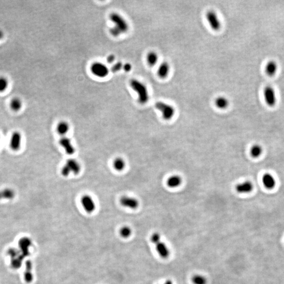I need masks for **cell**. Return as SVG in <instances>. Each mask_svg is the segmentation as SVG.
I'll return each instance as SVG.
<instances>
[{
    "label": "cell",
    "mask_w": 284,
    "mask_h": 284,
    "mask_svg": "<svg viewBox=\"0 0 284 284\" xmlns=\"http://www.w3.org/2000/svg\"><path fill=\"white\" fill-rule=\"evenodd\" d=\"M130 85L138 95V101L140 104H145L149 100V94L146 85L137 79H131Z\"/></svg>",
    "instance_id": "1"
},
{
    "label": "cell",
    "mask_w": 284,
    "mask_h": 284,
    "mask_svg": "<svg viewBox=\"0 0 284 284\" xmlns=\"http://www.w3.org/2000/svg\"><path fill=\"white\" fill-rule=\"evenodd\" d=\"M81 167L80 163L76 159L70 158L67 161L62 167L61 173L64 177L68 176L70 174L77 175L80 172Z\"/></svg>",
    "instance_id": "2"
},
{
    "label": "cell",
    "mask_w": 284,
    "mask_h": 284,
    "mask_svg": "<svg viewBox=\"0 0 284 284\" xmlns=\"http://www.w3.org/2000/svg\"><path fill=\"white\" fill-rule=\"evenodd\" d=\"M155 106L158 110L161 112L164 120H169L174 116L175 110L169 104L163 102H158L155 104Z\"/></svg>",
    "instance_id": "3"
},
{
    "label": "cell",
    "mask_w": 284,
    "mask_h": 284,
    "mask_svg": "<svg viewBox=\"0 0 284 284\" xmlns=\"http://www.w3.org/2000/svg\"><path fill=\"white\" fill-rule=\"evenodd\" d=\"M110 21L115 24V27L117 28L122 33H126L129 29V25L125 19L118 13H112L110 15Z\"/></svg>",
    "instance_id": "4"
},
{
    "label": "cell",
    "mask_w": 284,
    "mask_h": 284,
    "mask_svg": "<svg viewBox=\"0 0 284 284\" xmlns=\"http://www.w3.org/2000/svg\"><path fill=\"white\" fill-rule=\"evenodd\" d=\"M91 70L94 75L100 78H105L109 73V68L101 62H95L93 64L91 65Z\"/></svg>",
    "instance_id": "5"
},
{
    "label": "cell",
    "mask_w": 284,
    "mask_h": 284,
    "mask_svg": "<svg viewBox=\"0 0 284 284\" xmlns=\"http://www.w3.org/2000/svg\"><path fill=\"white\" fill-rule=\"evenodd\" d=\"M206 18L212 29L215 31L219 30L221 28V22L215 12L208 11L206 13Z\"/></svg>",
    "instance_id": "6"
},
{
    "label": "cell",
    "mask_w": 284,
    "mask_h": 284,
    "mask_svg": "<svg viewBox=\"0 0 284 284\" xmlns=\"http://www.w3.org/2000/svg\"><path fill=\"white\" fill-rule=\"evenodd\" d=\"M81 203L84 210L88 213H92L95 210L96 205L92 197L85 195L82 197Z\"/></svg>",
    "instance_id": "7"
},
{
    "label": "cell",
    "mask_w": 284,
    "mask_h": 284,
    "mask_svg": "<svg viewBox=\"0 0 284 284\" xmlns=\"http://www.w3.org/2000/svg\"><path fill=\"white\" fill-rule=\"evenodd\" d=\"M22 136L20 131H15L12 134L10 140V146L13 151H17L21 147Z\"/></svg>",
    "instance_id": "8"
},
{
    "label": "cell",
    "mask_w": 284,
    "mask_h": 284,
    "mask_svg": "<svg viewBox=\"0 0 284 284\" xmlns=\"http://www.w3.org/2000/svg\"><path fill=\"white\" fill-rule=\"evenodd\" d=\"M264 99L266 104L270 106L273 107L276 103V96L275 92L271 86H266L264 91Z\"/></svg>",
    "instance_id": "9"
},
{
    "label": "cell",
    "mask_w": 284,
    "mask_h": 284,
    "mask_svg": "<svg viewBox=\"0 0 284 284\" xmlns=\"http://www.w3.org/2000/svg\"><path fill=\"white\" fill-rule=\"evenodd\" d=\"M120 203L124 207L131 209H136L138 207L139 205L138 201L136 198L126 196H124L121 198Z\"/></svg>",
    "instance_id": "10"
},
{
    "label": "cell",
    "mask_w": 284,
    "mask_h": 284,
    "mask_svg": "<svg viewBox=\"0 0 284 284\" xmlns=\"http://www.w3.org/2000/svg\"><path fill=\"white\" fill-rule=\"evenodd\" d=\"M59 143L63 148L65 152L68 155H72L75 153V149L72 143L71 140L67 137H63L61 138Z\"/></svg>",
    "instance_id": "11"
},
{
    "label": "cell",
    "mask_w": 284,
    "mask_h": 284,
    "mask_svg": "<svg viewBox=\"0 0 284 284\" xmlns=\"http://www.w3.org/2000/svg\"><path fill=\"white\" fill-rule=\"evenodd\" d=\"M254 186L252 182L247 180L238 184L236 186V190L240 194H247L253 190Z\"/></svg>",
    "instance_id": "12"
},
{
    "label": "cell",
    "mask_w": 284,
    "mask_h": 284,
    "mask_svg": "<svg viewBox=\"0 0 284 284\" xmlns=\"http://www.w3.org/2000/svg\"><path fill=\"white\" fill-rule=\"evenodd\" d=\"M262 182L264 186L268 190L273 189L276 185L275 179L270 173H266L263 176Z\"/></svg>",
    "instance_id": "13"
},
{
    "label": "cell",
    "mask_w": 284,
    "mask_h": 284,
    "mask_svg": "<svg viewBox=\"0 0 284 284\" xmlns=\"http://www.w3.org/2000/svg\"><path fill=\"white\" fill-rule=\"evenodd\" d=\"M170 70V67L167 62H164L161 64L158 68V75L160 78H167Z\"/></svg>",
    "instance_id": "14"
},
{
    "label": "cell",
    "mask_w": 284,
    "mask_h": 284,
    "mask_svg": "<svg viewBox=\"0 0 284 284\" xmlns=\"http://www.w3.org/2000/svg\"><path fill=\"white\" fill-rule=\"evenodd\" d=\"M15 196V190L11 188H4L0 190V200H12Z\"/></svg>",
    "instance_id": "15"
},
{
    "label": "cell",
    "mask_w": 284,
    "mask_h": 284,
    "mask_svg": "<svg viewBox=\"0 0 284 284\" xmlns=\"http://www.w3.org/2000/svg\"><path fill=\"white\" fill-rule=\"evenodd\" d=\"M277 64L273 61L268 62L265 67V72L270 77L274 76L277 71Z\"/></svg>",
    "instance_id": "16"
},
{
    "label": "cell",
    "mask_w": 284,
    "mask_h": 284,
    "mask_svg": "<svg viewBox=\"0 0 284 284\" xmlns=\"http://www.w3.org/2000/svg\"><path fill=\"white\" fill-rule=\"evenodd\" d=\"M156 245V250L161 257L163 258H167L169 254V252L165 244L162 242H159Z\"/></svg>",
    "instance_id": "17"
},
{
    "label": "cell",
    "mask_w": 284,
    "mask_h": 284,
    "mask_svg": "<svg viewBox=\"0 0 284 284\" xmlns=\"http://www.w3.org/2000/svg\"><path fill=\"white\" fill-rule=\"evenodd\" d=\"M181 177L178 175H173L170 176L167 181L168 186L170 188H175L179 186L182 183Z\"/></svg>",
    "instance_id": "18"
},
{
    "label": "cell",
    "mask_w": 284,
    "mask_h": 284,
    "mask_svg": "<svg viewBox=\"0 0 284 284\" xmlns=\"http://www.w3.org/2000/svg\"><path fill=\"white\" fill-rule=\"evenodd\" d=\"M32 264L31 261L28 260L26 263V271H25L24 279L26 282L29 283L32 281L33 279L32 272Z\"/></svg>",
    "instance_id": "19"
},
{
    "label": "cell",
    "mask_w": 284,
    "mask_h": 284,
    "mask_svg": "<svg viewBox=\"0 0 284 284\" xmlns=\"http://www.w3.org/2000/svg\"><path fill=\"white\" fill-rule=\"evenodd\" d=\"M69 129H70L69 124L65 121H61L60 122L57 124L56 127L57 133L62 136L66 135L68 133Z\"/></svg>",
    "instance_id": "20"
},
{
    "label": "cell",
    "mask_w": 284,
    "mask_h": 284,
    "mask_svg": "<svg viewBox=\"0 0 284 284\" xmlns=\"http://www.w3.org/2000/svg\"><path fill=\"white\" fill-rule=\"evenodd\" d=\"M215 104L218 109L223 110L226 109L228 106L229 101L224 96H219L215 99Z\"/></svg>",
    "instance_id": "21"
},
{
    "label": "cell",
    "mask_w": 284,
    "mask_h": 284,
    "mask_svg": "<svg viewBox=\"0 0 284 284\" xmlns=\"http://www.w3.org/2000/svg\"><path fill=\"white\" fill-rule=\"evenodd\" d=\"M146 60L148 65L151 67H154L156 65L158 61V54L153 51L149 52L146 56Z\"/></svg>",
    "instance_id": "22"
},
{
    "label": "cell",
    "mask_w": 284,
    "mask_h": 284,
    "mask_svg": "<svg viewBox=\"0 0 284 284\" xmlns=\"http://www.w3.org/2000/svg\"><path fill=\"white\" fill-rule=\"evenodd\" d=\"M10 108L14 112H18L20 110L22 107V102L21 99L19 98H14L10 102Z\"/></svg>",
    "instance_id": "23"
},
{
    "label": "cell",
    "mask_w": 284,
    "mask_h": 284,
    "mask_svg": "<svg viewBox=\"0 0 284 284\" xmlns=\"http://www.w3.org/2000/svg\"><path fill=\"white\" fill-rule=\"evenodd\" d=\"M114 169L118 172H121L125 169L126 163L122 158H117L114 159L113 163Z\"/></svg>",
    "instance_id": "24"
},
{
    "label": "cell",
    "mask_w": 284,
    "mask_h": 284,
    "mask_svg": "<svg viewBox=\"0 0 284 284\" xmlns=\"http://www.w3.org/2000/svg\"><path fill=\"white\" fill-rule=\"evenodd\" d=\"M263 153V148L260 145L255 144L250 148V155L254 158H258Z\"/></svg>",
    "instance_id": "25"
},
{
    "label": "cell",
    "mask_w": 284,
    "mask_h": 284,
    "mask_svg": "<svg viewBox=\"0 0 284 284\" xmlns=\"http://www.w3.org/2000/svg\"><path fill=\"white\" fill-rule=\"evenodd\" d=\"M8 81L5 77H0V92L7 90L8 86Z\"/></svg>",
    "instance_id": "26"
},
{
    "label": "cell",
    "mask_w": 284,
    "mask_h": 284,
    "mask_svg": "<svg viewBox=\"0 0 284 284\" xmlns=\"http://www.w3.org/2000/svg\"><path fill=\"white\" fill-rule=\"evenodd\" d=\"M192 281L194 284H206L207 282L206 278L201 275H195L192 278Z\"/></svg>",
    "instance_id": "27"
},
{
    "label": "cell",
    "mask_w": 284,
    "mask_h": 284,
    "mask_svg": "<svg viewBox=\"0 0 284 284\" xmlns=\"http://www.w3.org/2000/svg\"><path fill=\"white\" fill-rule=\"evenodd\" d=\"M131 229L128 226H124L120 230V234L122 237L127 238L131 235Z\"/></svg>",
    "instance_id": "28"
},
{
    "label": "cell",
    "mask_w": 284,
    "mask_h": 284,
    "mask_svg": "<svg viewBox=\"0 0 284 284\" xmlns=\"http://www.w3.org/2000/svg\"><path fill=\"white\" fill-rule=\"evenodd\" d=\"M30 244H31L30 240L28 238H24L20 240V246H21V248L22 249H23V250L24 252H26V253H27L28 247L29 246Z\"/></svg>",
    "instance_id": "29"
},
{
    "label": "cell",
    "mask_w": 284,
    "mask_h": 284,
    "mask_svg": "<svg viewBox=\"0 0 284 284\" xmlns=\"http://www.w3.org/2000/svg\"><path fill=\"white\" fill-rule=\"evenodd\" d=\"M123 67V65L121 62H118L112 67L111 68V71L113 73H116L121 70Z\"/></svg>",
    "instance_id": "30"
},
{
    "label": "cell",
    "mask_w": 284,
    "mask_h": 284,
    "mask_svg": "<svg viewBox=\"0 0 284 284\" xmlns=\"http://www.w3.org/2000/svg\"><path fill=\"white\" fill-rule=\"evenodd\" d=\"M110 34L112 36H113L114 37H117V36H119V35H120L121 34H122L121 32L115 26L110 28Z\"/></svg>",
    "instance_id": "31"
},
{
    "label": "cell",
    "mask_w": 284,
    "mask_h": 284,
    "mask_svg": "<svg viewBox=\"0 0 284 284\" xmlns=\"http://www.w3.org/2000/svg\"><path fill=\"white\" fill-rule=\"evenodd\" d=\"M160 239H161V236L159 235V234L158 233H154L152 235L151 237V241L152 242V243L156 245L160 242Z\"/></svg>",
    "instance_id": "32"
},
{
    "label": "cell",
    "mask_w": 284,
    "mask_h": 284,
    "mask_svg": "<svg viewBox=\"0 0 284 284\" xmlns=\"http://www.w3.org/2000/svg\"><path fill=\"white\" fill-rule=\"evenodd\" d=\"M123 70H124L126 72H129L131 71V69H132V66H131V64L129 63H126L124 65H123Z\"/></svg>",
    "instance_id": "33"
},
{
    "label": "cell",
    "mask_w": 284,
    "mask_h": 284,
    "mask_svg": "<svg viewBox=\"0 0 284 284\" xmlns=\"http://www.w3.org/2000/svg\"><path fill=\"white\" fill-rule=\"evenodd\" d=\"M115 59V56L113 54H110V55H109V56L107 57L106 61H107V62L109 63L110 64L114 61Z\"/></svg>",
    "instance_id": "34"
},
{
    "label": "cell",
    "mask_w": 284,
    "mask_h": 284,
    "mask_svg": "<svg viewBox=\"0 0 284 284\" xmlns=\"http://www.w3.org/2000/svg\"><path fill=\"white\" fill-rule=\"evenodd\" d=\"M165 284H173L172 281H170V280H167V281H166Z\"/></svg>",
    "instance_id": "35"
},
{
    "label": "cell",
    "mask_w": 284,
    "mask_h": 284,
    "mask_svg": "<svg viewBox=\"0 0 284 284\" xmlns=\"http://www.w3.org/2000/svg\"><path fill=\"white\" fill-rule=\"evenodd\" d=\"M1 134H0V144H1Z\"/></svg>",
    "instance_id": "36"
}]
</instances>
